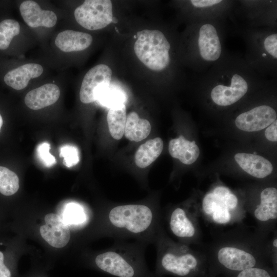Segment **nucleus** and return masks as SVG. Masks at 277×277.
I'll return each mask as SVG.
<instances>
[{"label":"nucleus","instance_id":"obj_16","mask_svg":"<svg viewBox=\"0 0 277 277\" xmlns=\"http://www.w3.org/2000/svg\"><path fill=\"white\" fill-rule=\"evenodd\" d=\"M92 42V37L89 34L71 30L61 32L55 39L56 47L65 52L84 50Z\"/></svg>","mask_w":277,"mask_h":277},{"label":"nucleus","instance_id":"obj_17","mask_svg":"<svg viewBox=\"0 0 277 277\" xmlns=\"http://www.w3.org/2000/svg\"><path fill=\"white\" fill-rule=\"evenodd\" d=\"M168 150L171 156L186 165L196 161L200 154L199 148L195 141H188L183 135L170 140Z\"/></svg>","mask_w":277,"mask_h":277},{"label":"nucleus","instance_id":"obj_28","mask_svg":"<svg viewBox=\"0 0 277 277\" xmlns=\"http://www.w3.org/2000/svg\"><path fill=\"white\" fill-rule=\"evenodd\" d=\"M60 156L63 158L64 164L67 167L76 165L80 161L77 148L70 145H65L60 148Z\"/></svg>","mask_w":277,"mask_h":277},{"label":"nucleus","instance_id":"obj_21","mask_svg":"<svg viewBox=\"0 0 277 277\" xmlns=\"http://www.w3.org/2000/svg\"><path fill=\"white\" fill-rule=\"evenodd\" d=\"M163 149V142L160 137L150 139L142 144L137 150L134 161L141 168L148 167L161 154Z\"/></svg>","mask_w":277,"mask_h":277},{"label":"nucleus","instance_id":"obj_9","mask_svg":"<svg viewBox=\"0 0 277 277\" xmlns=\"http://www.w3.org/2000/svg\"><path fill=\"white\" fill-rule=\"evenodd\" d=\"M276 113L272 107L261 105L240 114L235 119L236 127L243 131L262 130L276 120Z\"/></svg>","mask_w":277,"mask_h":277},{"label":"nucleus","instance_id":"obj_26","mask_svg":"<svg viewBox=\"0 0 277 277\" xmlns=\"http://www.w3.org/2000/svg\"><path fill=\"white\" fill-rule=\"evenodd\" d=\"M19 187L17 174L8 168L0 166V193L5 196L14 194Z\"/></svg>","mask_w":277,"mask_h":277},{"label":"nucleus","instance_id":"obj_19","mask_svg":"<svg viewBox=\"0 0 277 277\" xmlns=\"http://www.w3.org/2000/svg\"><path fill=\"white\" fill-rule=\"evenodd\" d=\"M261 202L254 212L255 218L262 222L277 217V190L274 187L264 189L260 195Z\"/></svg>","mask_w":277,"mask_h":277},{"label":"nucleus","instance_id":"obj_32","mask_svg":"<svg viewBox=\"0 0 277 277\" xmlns=\"http://www.w3.org/2000/svg\"><path fill=\"white\" fill-rule=\"evenodd\" d=\"M190 2L196 8L205 9L217 5L223 1L221 0H191Z\"/></svg>","mask_w":277,"mask_h":277},{"label":"nucleus","instance_id":"obj_18","mask_svg":"<svg viewBox=\"0 0 277 277\" xmlns=\"http://www.w3.org/2000/svg\"><path fill=\"white\" fill-rule=\"evenodd\" d=\"M169 226L171 232L178 238H190L195 234V230L192 222L186 211L181 207H176L171 212Z\"/></svg>","mask_w":277,"mask_h":277},{"label":"nucleus","instance_id":"obj_24","mask_svg":"<svg viewBox=\"0 0 277 277\" xmlns=\"http://www.w3.org/2000/svg\"><path fill=\"white\" fill-rule=\"evenodd\" d=\"M127 99L124 90L116 86L110 85L98 96L97 101L102 106L111 108L125 104Z\"/></svg>","mask_w":277,"mask_h":277},{"label":"nucleus","instance_id":"obj_4","mask_svg":"<svg viewBox=\"0 0 277 277\" xmlns=\"http://www.w3.org/2000/svg\"><path fill=\"white\" fill-rule=\"evenodd\" d=\"M154 243L157 247L155 277L164 272L184 277L196 268V258L191 253L184 252L182 248L168 243L163 236L162 229Z\"/></svg>","mask_w":277,"mask_h":277},{"label":"nucleus","instance_id":"obj_11","mask_svg":"<svg viewBox=\"0 0 277 277\" xmlns=\"http://www.w3.org/2000/svg\"><path fill=\"white\" fill-rule=\"evenodd\" d=\"M19 11L25 22L31 28H51L57 22V16L54 12L42 9L33 1L23 2L19 6Z\"/></svg>","mask_w":277,"mask_h":277},{"label":"nucleus","instance_id":"obj_33","mask_svg":"<svg viewBox=\"0 0 277 277\" xmlns=\"http://www.w3.org/2000/svg\"><path fill=\"white\" fill-rule=\"evenodd\" d=\"M11 269L6 264L5 256L0 250V277H12Z\"/></svg>","mask_w":277,"mask_h":277},{"label":"nucleus","instance_id":"obj_37","mask_svg":"<svg viewBox=\"0 0 277 277\" xmlns=\"http://www.w3.org/2000/svg\"><path fill=\"white\" fill-rule=\"evenodd\" d=\"M273 245L274 247H277V239H275L273 242Z\"/></svg>","mask_w":277,"mask_h":277},{"label":"nucleus","instance_id":"obj_13","mask_svg":"<svg viewBox=\"0 0 277 277\" xmlns=\"http://www.w3.org/2000/svg\"><path fill=\"white\" fill-rule=\"evenodd\" d=\"M43 72V68L41 65L26 64L7 72L4 81L9 87L19 90L26 88L31 78L39 76Z\"/></svg>","mask_w":277,"mask_h":277},{"label":"nucleus","instance_id":"obj_6","mask_svg":"<svg viewBox=\"0 0 277 277\" xmlns=\"http://www.w3.org/2000/svg\"><path fill=\"white\" fill-rule=\"evenodd\" d=\"M111 68L105 64L97 65L85 75L80 91V98L85 104L97 101L100 94L110 85Z\"/></svg>","mask_w":277,"mask_h":277},{"label":"nucleus","instance_id":"obj_15","mask_svg":"<svg viewBox=\"0 0 277 277\" xmlns=\"http://www.w3.org/2000/svg\"><path fill=\"white\" fill-rule=\"evenodd\" d=\"M234 159L245 172L256 178H264L272 172L271 163L260 155L239 153L235 155Z\"/></svg>","mask_w":277,"mask_h":277},{"label":"nucleus","instance_id":"obj_14","mask_svg":"<svg viewBox=\"0 0 277 277\" xmlns=\"http://www.w3.org/2000/svg\"><path fill=\"white\" fill-rule=\"evenodd\" d=\"M60 96L59 87L55 84L48 83L30 91L24 101L30 109L39 110L55 103Z\"/></svg>","mask_w":277,"mask_h":277},{"label":"nucleus","instance_id":"obj_8","mask_svg":"<svg viewBox=\"0 0 277 277\" xmlns=\"http://www.w3.org/2000/svg\"><path fill=\"white\" fill-rule=\"evenodd\" d=\"M197 55L206 63L217 61L222 51V44L215 27L208 23L200 25L196 35Z\"/></svg>","mask_w":277,"mask_h":277},{"label":"nucleus","instance_id":"obj_22","mask_svg":"<svg viewBox=\"0 0 277 277\" xmlns=\"http://www.w3.org/2000/svg\"><path fill=\"white\" fill-rule=\"evenodd\" d=\"M151 129L148 120L140 118L135 112H131L126 117L124 134L131 141L140 142L149 135Z\"/></svg>","mask_w":277,"mask_h":277},{"label":"nucleus","instance_id":"obj_2","mask_svg":"<svg viewBox=\"0 0 277 277\" xmlns=\"http://www.w3.org/2000/svg\"><path fill=\"white\" fill-rule=\"evenodd\" d=\"M147 245L116 240L108 249L94 258V266L114 277H155L146 264L144 251Z\"/></svg>","mask_w":277,"mask_h":277},{"label":"nucleus","instance_id":"obj_31","mask_svg":"<svg viewBox=\"0 0 277 277\" xmlns=\"http://www.w3.org/2000/svg\"><path fill=\"white\" fill-rule=\"evenodd\" d=\"M237 277H271V276L266 270L253 267L241 271Z\"/></svg>","mask_w":277,"mask_h":277},{"label":"nucleus","instance_id":"obj_36","mask_svg":"<svg viewBox=\"0 0 277 277\" xmlns=\"http://www.w3.org/2000/svg\"><path fill=\"white\" fill-rule=\"evenodd\" d=\"M3 124V118H2V115L0 114V130H1V128H2Z\"/></svg>","mask_w":277,"mask_h":277},{"label":"nucleus","instance_id":"obj_20","mask_svg":"<svg viewBox=\"0 0 277 277\" xmlns=\"http://www.w3.org/2000/svg\"><path fill=\"white\" fill-rule=\"evenodd\" d=\"M224 198L211 192L207 194L203 200L202 207L204 212L211 215L213 220L219 224L227 223L231 219L229 209L225 204Z\"/></svg>","mask_w":277,"mask_h":277},{"label":"nucleus","instance_id":"obj_3","mask_svg":"<svg viewBox=\"0 0 277 277\" xmlns=\"http://www.w3.org/2000/svg\"><path fill=\"white\" fill-rule=\"evenodd\" d=\"M134 45L138 60L149 69L159 71L169 64L170 44L160 31L143 30L137 32Z\"/></svg>","mask_w":277,"mask_h":277},{"label":"nucleus","instance_id":"obj_34","mask_svg":"<svg viewBox=\"0 0 277 277\" xmlns=\"http://www.w3.org/2000/svg\"><path fill=\"white\" fill-rule=\"evenodd\" d=\"M265 136L271 142L277 141V121L276 120L268 126L265 131Z\"/></svg>","mask_w":277,"mask_h":277},{"label":"nucleus","instance_id":"obj_30","mask_svg":"<svg viewBox=\"0 0 277 277\" xmlns=\"http://www.w3.org/2000/svg\"><path fill=\"white\" fill-rule=\"evenodd\" d=\"M50 145L44 142L40 144L37 148V153L39 159L43 164L48 167L54 165L56 163V159L50 152Z\"/></svg>","mask_w":277,"mask_h":277},{"label":"nucleus","instance_id":"obj_7","mask_svg":"<svg viewBox=\"0 0 277 277\" xmlns=\"http://www.w3.org/2000/svg\"><path fill=\"white\" fill-rule=\"evenodd\" d=\"M228 84H219L211 90L212 101L221 106L233 104L243 97L248 89L247 80L241 74L234 73L227 79Z\"/></svg>","mask_w":277,"mask_h":277},{"label":"nucleus","instance_id":"obj_12","mask_svg":"<svg viewBox=\"0 0 277 277\" xmlns=\"http://www.w3.org/2000/svg\"><path fill=\"white\" fill-rule=\"evenodd\" d=\"M219 262L228 269L234 271L253 267L256 263L254 257L246 251L233 247H224L217 253Z\"/></svg>","mask_w":277,"mask_h":277},{"label":"nucleus","instance_id":"obj_35","mask_svg":"<svg viewBox=\"0 0 277 277\" xmlns=\"http://www.w3.org/2000/svg\"><path fill=\"white\" fill-rule=\"evenodd\" d=\"M224 202L229 210L233 209L238 205V199L235 195L230 193L224 198Z\"/></svg>","mask_w":277,"mask_h":277},{"label":"nucleus","instance_id":"obj_1","mask_svg":"<svg viewBox=\"0 0 277 277\" xmlns=\"http://www.w3.org/2000/svg\"><path fill=\"white\" fill-rule=\"evenodd\" d=\"M103 227L104 234L116 240L132 239L147 245L161 230L160 212L147 204L113 206L104 212Z\"/></svg>","mask_w":277,"mask_h":277},{"label":"nucleus","instance_id":"obj_23","mask_svg":"<svg viewBox=\"0 0 277 277\" xmlns=\"http://www.w3.org/2000/svg\"><path fill=\"white\" fill-rule=\"evenodd\" d=\"M107 120L112 137L115 140L121 139L124 134L126 121L125 105L122 104L110 108Z\"/></svg>","mask_w":277,"mask_h":277},{"label":"nucleus","instance_id":"obj_29","mask_svg":"<svg viewBox=\"0 0 277 277\" xmlns=\"http://www.w3.org/2000/svg\"><path fill=\"white\" fill-rule=\"evenodd\" d=\"M263 50L269 58L276 60L277 58V34L273 32L266 35L263 40Z\"/></svg>","mask_w":277,"mask_h":277},{"label":"nucleus","instance_id":"obj_27","mask_svg":"<svg viewBox=\"0 0 277 277\" xmlns=\"http://www.w3.org/2000/svg\"><path fill=\"white\" fill-rule=\"evenodd\" d=\"M63 215L62 218L67 224L78 225L84 222L85 220L83 209L76 203L67 204L63 210Z\"/></svg>","mask_w":277,"mask_h":277},{"label":"nucleus","instance_id":"obj_10","mask_svg":"<svg viewBox=\"0 0 277 277\" xmlns=\"http://www.w3.org/2000/svg\"><path fill=\"white\" fill-rule=\"evenodd\" d=\"M45 224L39 228L42 237L51 246L61 248L65 247L70 239L68 224L58 214L48 213L45 216Z\"/></svg>","mask_w":277,"mask_h":277},{"label":"nucleus","instance_id":"obj_5","mask_svg":"<svg viewBox=\"0 0 277 277\" xmlns=\"http://www.w3.org/2000/svg\"><path fill=\"white\" fill-rule=\"evenodd\" d=\"M74 14L76 22L84 28L101 29L113 21L112 3L109 0H87L75 9Z\"/></svg>","mask_w":277,"mask_h":277},{"label":"nucleus","instance_id":"obj_25","mask_svg":"<svg viewBox=\"0 0 277 277\" xmlns=\"http://www.w3.org/2000/svg\"><path fill=\"white\" fill-rule=\"evenodd\" d=\"M20 25L15 19L7 18L0 22V50H5L13 38L19 34Z\"/></svg>","mask_w":277,"mask_h":277}]
</instances>
